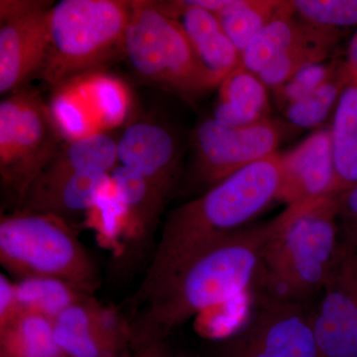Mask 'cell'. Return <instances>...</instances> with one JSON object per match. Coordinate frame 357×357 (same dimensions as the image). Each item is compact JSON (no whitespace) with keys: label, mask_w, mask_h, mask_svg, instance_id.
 Segmentation results:
<instances>
[{"label":"cell","mask_w":357,"mask_h":357,"mask_svg":"<svg viewBox=\"0 0 357 357\" xmlns=\"http://www.w3.org/2000/svg\"><path fill=\"white\" fill-rule=\"evenodd\" d=\"M274 225L273 218L218 239L183 263L151 292L131 298L124 314L131 354L166 340L189 319L255 286Z\"/></svg>","instance_id":"cell-1"},{"label":"cell","mask_w":357,"mask_h":357,"mask_svg":"<svg viewBox=\"0 0 357 357\" xmlns=\"http://www.w3.org/2000/svg\"><path fill=\"white\" fill-rule=\"evenodd\" d=\"M280 154L246 167L167 215L139 287L131 298L154 290L183 263L218 239L243 229L280 190Z\"/></svg>","instance_id":"cell-2"},{"label":"cell","mask_w":357,"mask_h":357,"mask_svg":"<svg viewBox=\"0 0 357 357\" xmlns=\"http://www.w3.org/2000/svg\"><path fill=\"white\" fill-rule=\"evenodd\" d=\"M274 220L255 287L306 305L321 293L340 248L338 196L286 206Z\"/></svg>","instance_id":"cell-3"},{"label":"cell","mask_w":357,"mask_h":357,"mask_svg":"<svg viewBox=\"0 0 357 357\" xmlns=\"http://www.w3.org/2000/svg\"><path fill=\"white\" fill-rule=\"evenodd\" d=\"M132 0H62L48 13L49 52L41 77L54 89L100 72L123 53Z\"/></svg>","instance_id":"cell-4"},{"label":"cell","mask_w":357,"mask_h":357,"mask_svg":"<svg viewBox=\"0 0 357 357\" xmlns=\"http://www.w3.org/2000/svg\"><path fill=\"white\" fill-rule=\"evenodd\" d=\"M0 263L20 279L51 277L93 295L100 288L95 260L77 229L62 218L14 208L0 220Z\"/></svg>","instance_id":"cell-5"},{"label":"cell","mask_w":357,"mask_h":357,"mask_svg":"<svg viewBox=\"0 0 357 357\" xmlns=\"http://www.w3.org/2000/svg\"><path fill=\"white\" fill-rule=\"evenodd\" d=\"M123 54L138 76L188 100L220 86L199 62L180 25L156 1L132 0Z\"/></svg>","instance_id":"cell-6"},{"label":"cell","mask_w":357,"mask_h":357,"mask_svg":"<svg viewBox=\"0 0 357 357\" xmlns=\"http://www.w3.org/2000/svg\"><path fill=\"white\" fill-rule=\"evenodd\" d=\"M48 103L23 89L0 102V178L15 208L66 142Z\"/></svg>","instance_id":"cell-7"},{"label":"cell","mask_w":357,"mask_h":357,"mask_svg":"<svg viewBox=\"0 0 357 357\" xmlns=\"http://www.w3.org/2000/svg\"><path fill=\"white\" fill-rule=\"evenodd\" d=\"M208 357H321L306 305L258 291L248 321L206 347Z\"/></svg>","instance_id":"cell-8"},{"label":"cell","mask_w":357,"mask_h":357,"mask_svg":"<svg viewBox=\"0 0 357 357\" xmlns=\"http://www.w3.org/2000/svg\"><path fill=\"white\" fill-rule=\"evenodd\" d=\"M282 128L271 119L252 126H232L204 119L192 136L189 181L204 192L246 167L278 153Z\"/></svg>","instance_id":"cell-9"},{"label":"cell","mask_w":357,"mask_h":357,"mask_svg":"<svg viewBox=\"0 0 357 357\" xmlns=\"http://www.w3.org/2000/svg\"><path fill=\"white\" fill-rule=\"evenodd\" d=\"M51 2L0 1V93L9 96L41 76L49 52Z\"/></svg>","instance_id":"cell-10"},{"label":"cell","mask_w":357,"mask_h":357,"mask_svg":"<svg viewBox=\"0 0 357 357\" xmlns=\"http://www.w3.org/2000/svg\"><path fill=\"white\" fill-rule=\"evenodd\" d=\"M312 312L321 357H357V251L340 243Z\"/></svg>","instance_id":"cell-11"},{"label":"cell","mask_w":357,"mask_h":357,"mask_svg":"<svg viewBox=\"0 0 357 357\" xmlns=\"http://www.w3.org/2000/svg\"><path fill=\"white\" fill-rule=\"evenodd\" d=\"M53 323L65 357H122L131 352L124 314L93 296L66 310Z\"/></svg>","instance_id":"cell-12"},{"label":"cell","mask_w":357,"mask_h":357,"mask_svg":"<svg viewBox=\"0 0 357 357\" xmlns=\"http://www.w3.org/2000/svg\"><path fill=\"white\" fill-rule=\"evenodd\" d=\"M119 165L146 178L169 195L180 181L182 152L171 129L149 121L129 124L117 140Z\"/></svg>","instance_id":"cell-13"},{"label":"cell","mask_w":357,"mask_h":357,"mask_svg":"<svg viewBox=\"0 0 357 357\" xmlns=\"http://www.w3.org/2000/svg\"><path fill=\"white\" fill-rule=\"evenodd\" d=\"M280 174L277 201L286 206L337 195L330 129L316 131L287 153L280 154Z\"/></svg>","instance_id":"cell-14"},{"label":"cell","mask_w":357,"mask_h":357,"mask_svg":"<svg viewBox=\"0 0 357 357\" xmlns=\"http://www.w3.org/2000/svg\"><path fill=\"white\" fill-rule=\"evenodd\" d=\"M112 178L128 218L121 253L117 259L122 264L131 263L142 257L151 245L160 218L172 196L121 165L112 171Z\"/></svg>","instance_id":"cell-15"},{"label":"cell","mask_w":357,"mask_h":357,"mask_svg":"<svg viewBox=\"0 0 357 357\" xmlns=\"http://www.w3.org/2000/svg\"><path fill=\"white\" fill-rule=\"evenodd\" d=\"M184 31L204 69L218 83L241 66V54L227 36L218 16L192 0L156 1Z\"/></svg>","instance_id":"cell-16"},{"label":"cell","mask_w":357,"mask_h":357,"mask_svg":"<svg viewBox=\"0 0 357 357\" xmlns=\"http://www.w3.org/2000/svg\"><path fill=\"white\" fill-rule=\"evenodd\" d=\"M114 185L112 174L84 171L53 178L35 181L15 208L50 213L77 229V218L83 225L86 213Z\"/></svg>","instance_id":"cell-17"},{"label":"cell","mask_w":357,"mask_h":357,"mask_svg":"<svg viewBox=\"0 0 357 357\" xmlns=\"http://www.w3.org/2000/svg\"><path fill=\"white\" fill-rule=\"evenodd\" d=\"M342 33L305 24L295 15L291 1H284L273 20L241 53V66L257 75L270 62L297 45L312 41L338 43Z\"/></svg>","instance_id":"cell-18"},{"label":"cell","mask_w":357,"mask_h":357,"mask_svg":"<svg viewBox=\"0 0 357 357\" xmlns=\"http://www.w3.org/2000/svg\"><path fill=\"white\" fill-rule=\"evenodd\" d=\"M213 119L232 126H252L270 119V89L260 77L239 66L218 88Z\"/></svg>","instance_id":"cell-19"},{"label":"cell","mask_w":357,"mask_h":357,"mask_svg":"<svg viewBox=\"0 0 357 357\" xmlns=\"http://www.w3.org/2000/svg\"><path fill=\"white\" fill-rule=\"evenodd\" d=\"M119 165L117 141L105 132L67 140L35 181L53 180L84 171L112 174Z\"/></svg>","instance_id":"cell-20"},{"label":"cell","mask_w":357,"mask_h":357,"mask_svg":"<svg viewBox=\"0 0 357 357\" xmlns=\"http://www.w3.org/2000/svg\"><path fill=\"white\" fill-rule=\"evenodd\" d=\"M330 134L335 192L340 196L357 184V81L351 77L333 112Z\"/></svg>","instance_id":"cell-21"},{"label":"cell","mask_w":357,"mask_h":357,"mask_svg":"<svg viewBox=\"0 0 357 357\" xmlns=\"http://www.w3.org/2000/svg\"><path fill=\"white\" fill-rule=\"evenodd\" d=\"M0 357L65 356L56 342L53 321L21 311L0 330Z\"/></svg>","instance_id":"cell-22"},{"label":"cell","mask_w":357,"mask_h":357,"mask_svg":"<svg viewBox=\"0 0 357 357\" xmlns=\"http://www.w3.org/2000/svg\"><path fill=\"white\" fill-rule=\"evenodd\" d=\"M15 286L21 311L34 312L53 321L66 310L93 296L51 277L20 279Z\"/></svg>","instance_id":"cell-23"},{"label":"cell","mask_w":357,"mask_h":357,"mask_svg":"<svg viewBox=\"0 0 357 357\" xmlns=\"http://www.w3.org/2000/svg\"><path fill=\"white\" fill-rule=\"evenodd\" d=\"M282 0H227L218 16L241 54L280 10Z\"/></svg>","instance_id":"cell-24"},{"label":"cell","mask_w":357,"mask_h":357,"mask_svg":"<svg viewBox=\"0 0 357 357\" xmlns=\"http://www.w3.org/2000/svg\"><path fill=\"white\" fill-rule=\"evenodd\" d=\"M349 81V70L344 61L335 74L321 88L307 98L286 107L283 110L284 116L295 128H316L328 119L331 112H335L340 96Z\"/></svg>","instance_id":"cell-25"},{"label":"cell","mask_w":357,"mask_h":357,"mask_svg":"<svg viewBox=\"0 0 357 357\" xmlns=\"http://www.w3.org/2000/svg\"><path fill=\"white\" fill-rule=\"evenodd\" d=\"M126 211L119 192L112 185L86 213L83 227L96 232L98 244L119 258L126 234Z\"/></svg>","instance_id":"cell-26"},{"label":"cell","mask_w":357,"mask_h":357,"mask_svg":"<svg viewBox=\"0 0 357 357\" xmlns=\"http://www.w3.org/2000/svg\"><path fill=\"white\" fill-rule=\"evenodd\" d=\"M337 44L312 41L297 45L270 62L257 76L272 91L286 83L303 68L328 61Z\"/></svg>","instance_id":"cell-27"},{"label":"cell","mask_w":357,"mask_h":357,"mask_svg":"<svg viewBox=\"0 0 357 357\" xmlns=\"http://www.w3.org/2000/svg\"><path fill=\"white\" fill-rule=\"evenodd\" d=\"M294 13L305 24L340 32L357 25V0H293Z\"/></svg>","instance_id":"cell-28"},{"label":"cell","mask_w":357,"mask_h":357,"mask_svg":"<svg viewBox=\"0 0 357 357\" xmlns=\"http://www.w3.org/2000/svg\"><path fill=\"white\" fill-rule=\"evenodd\" d=\"M342 62L328 60L303 68L286 83L272 89L275 105L283 112L289 105L307 98L328 82Z\"/></svg>","instance_id":"cell-29"},{"label":"cell","mask_w":357,"mask_h":357,"mask_svg":"<svg viewBox=\"0 0 357 357\" xmlns=\"http://www.w3.org/2000/svg\"><path fill=\"white\" fill-rule=\"evenodd\" d=\"M340 244L357 251V184L338 196Z\"/></svg>","instance_id":"cell-30"},{"label":"cell","mask_w":357,"mask_h":357,"mask_svg":"<svg viewBox=\"0 0 357 357\" xmlns=\"http://www.w3.org/2000/svg\"><path fill=\"white\" fill-rule=\"evenodd\" d=\"M20 312L15 282L0 274V330L8 326Z\"/></svg>","instance_id":"cell-31"},{"label":"cell","mask_w":357,"mask_h":357,"mask_svg":"<svg viewBox=\"0 0 357 357\" xmlns=\"http://www.w3.org/2000/svg\"><path fill=\"white\" fill-rule=\"evenodd\" d=\"M172 356L169 351L166 340L155 342L142 347L139 351L134 352L132 357H170Z\"/></svg>","instance_id":"cell-32"},{"label":"cell","mask_w":357,"mask_h":357,"mask_svg":"<svg viewBox=\"0 0 357 357\" xmlns=\"http://www.w3.org/2000/svg\"><path fill=\"white\" fill-rule=\"evenodd\" d=\"M345 64L349 70V77L357 81V29L349 41Z\"/></svg>","instance_id":"cell-33"},{"label":"cell","mask_w":357,"mask_h":357,"mask_svg":"<svg viewBox=\"0 0 357 357\" xmlns=\"http://www.w3.org/2000/svg\"><path fill=\"white\" fill-rule=\"evenodd\" d=\"M170 357H183V356H171Z\"/></svg>","instance_id":"cell-34"}]
</instances>
